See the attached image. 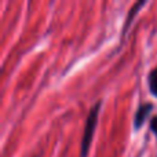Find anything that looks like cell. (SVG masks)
Wrapping results in <instances>:
<instances>
[{"label":"cell","mask_w":157,"mask_h":157,"mask_svg":"<svg viewBox=\"0 0 157 157\" xmlns=\"http://www.w3.org/2000/svg\"><path fill=\"white\" fill-rule=\"evenodd\" d=\"M102 102H97L94 106L91 108L88 116H87V121H86V127H84V132H83V138H81V146H80V155L81 157H87L90 152V146H91L92 138H94V131L97 127L98 123V116H99V110Z\"/></svg>","instance_id":"1"},{"label":"cell","mask_w":157,"mask_h":157,"mask_svg":"<svg viewBox=\"0 0 157 157\" xmlns=\"http://www.w3.org/2000/svg\"><path fill=\"white\" fill-rule=\"evenodd\" d=\"M152 110H153V103L150 102H146L139 106L138 110L135 112V116H134V127H135V130H139L144 125V123L146 121L147 116L150 114Z\"/></svg>","instance_id":"2"},{"label":"cell","mask_w":157,"mask_h":157,"mask_svg":"<svg viewBox=\"0 0 157 157\" xmlns=\"http://www.w3.org/2000/svg\"><path fill=\"white\" fill-rule=\"evenodd\" d=\"M145 3H146V2H138V3H135V4H134L132 7H131L130 13H128L127 19H125L124 28H123V35H125V33H127L128 26H130V25H131V22H132V19L135 18V15H136V14H138L139 8H141V7H144V6H145Z\"/></svg>","instance_id":"3"},{"label":"cell","mask_w":157,"mask_h":157,"mask_svg":"<svg viewBox=\"0 0 157 157\" xmlns=\"http://www.w3.org/2000/svg\"><path fill=\"white\" fill-rule=\"evenodd\" d=\"M147 83H149L150 92L157 98V68L150 71L149 76H147Z\"/></svg>","instance_id":"4"},{"label":"cell","mask_w":157,"mask_h":157,"mask_svg":"<svg viewBox=\"0 0 157 157\" xmlns=\"http://www.w3.org/2000/svg\"><path fill=\"white\" fill-rule=\"evenodd\" d=\"M150 130H152L153 134L157 136V116L152 117V120H150Z\"/></svg>","instance_id":"5"}]
</instances>
